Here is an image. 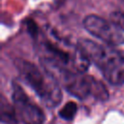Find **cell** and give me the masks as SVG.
<instances>
[{"mask_svg":"<svg viewBox=\"0 0 124 124\" xmlns=\"http://www.w3.org/2000/svg\"><path fill=\"white\" fill-rule=\"evenodd\" d=\"M40 61L42 67L52 75L73 96L80 100L88 96L99 101H106L108 98V92L105 85L94 78L65 69L46 56H42Z\"/></svg>","mask_w":124,"mask_h":124,"instance_id":"cell-1","label":"cell"},{"mask_svg":"<svg viewBox=\"0 0 124 124\" xmlns=\"http://www.w3.org/2000/svg\"><path fill=\"white\" fill-rule=\"evenodd\" d=\"M78 47L102 72L104 78L113 85L124 83V56L108 46L100 45L94 41L81 39Z\"/></svg>","mask_w":124,"mask_h":124,"instance_id":"cell-2","label":"cell"},{"mask_svg":"<svg viewBox=\"0 0 124 124\" xmlns=\"http://www.w3.org/2000/svg\"><path fill=\"white\" fill-rule=\"evenodd\" d=\"M15 65L25 82L47 108H55L62 100V92L57 79L47 71L24 60L16 59Z\"/></svg>","mask_w":124,"mask_h":124,"instance_id":"cell-3","label":"cell"},{"mask_svg":"<svg viewBox=\"0 0 124 124\" xmlns=\"http://www.w3.org/2000/svg\"><path fill=\"white\" fill-rule=\"evenodd\" d=\"M12 100L16 115L23 122V124H44L45 113L34 104L23 89L16 83H13Z\"/></svg>","mask_w":124,"mask_h":124,"instance_id":"cell-4","label":"cell"},{"mask_svg":"<svg viewBox=\"0 0 124 124\" xmlns=\"http://www.w3.org/2000/svg\"><path fill=\"white\" fill-rule=\"evenodd\" d=\"M84 28L94 37L108 46H118L124 43V38L119 28L111 21L96 15H89L83 19Z\"/></svg>","mask_w":124,"mask_h":124,"instance_id":"cell-5","label":"cell"},{"mask_svg":"<svg viewBox=\"0 0 124 124\" xmlns=\"http://www.w3.org/2000/svg\"><path fill=\"white\" fill-rule=\"evenodd\" d=\"M1 113H2V121L9 123V124H15L16 122V110L15 108L11 107L9 104L5 102L4 99H2L1 102Z\"/></svg>","mask_w":124,"mask_h":124,"instance_id":"cell-6","label":"cell"},{"mask_svg":"<svg viewBox=\"0 0 124 124\" xmlns=\"http://www.w3.org/2000/svg\"><path fill=\"white\" fill-rule=\"evenodd\" d=\"M78 111V106L75 102H68L59 111V116L65 120H72Z\"/></svg>","mask_w":124,"mask_h":124,"instance_id":"cell-7","label":"cell"},{"mask_svg":"<svg viewBox=\"0 0 124 124\" xmlns=\"http://www.w3.org/2000/svg\"><path fill=\"white\" fill-rule=\"evenodd\" d=\"M109 18L114 25H116L119 29L124 31V12L122 11L112 12L109 16Z\"/></svg>","mask_w":124,"mask_h":124,"instance_id":"cell-8","label":"cell"},{"mask_svg":"<svg viewBox=\"0 0 124 124\" xmlns=\"http://www.w3.org/2000/svg\"><path fill=\"white\" fill-rule=\"evenodd\" d=\"M26 27H27V31L29 32V34L32 37H36L38 35V26L34 20H32V19L27 20L26 21Z\"/></svg>","mask_w":124,"mask_h":124,"instance_id":"cell-9","label":"cell"}]
</instances>
